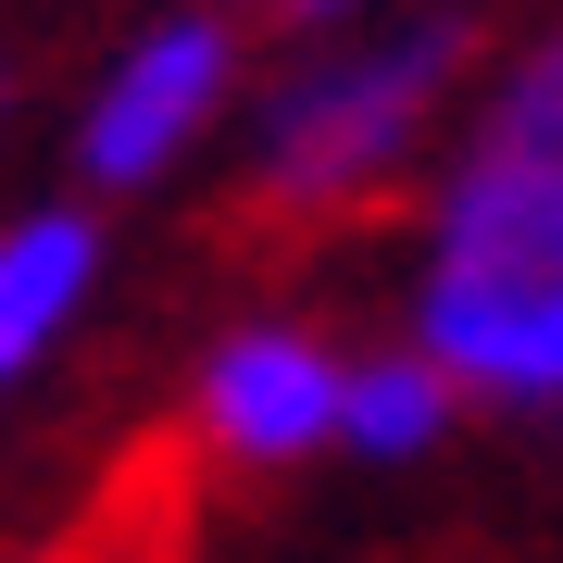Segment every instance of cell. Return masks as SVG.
Returning a JSON list of instances; mask_svg holds the SVG:
<instances>
[{"label": "cell", "instance_id": "obj_1", "mask_svg": "<svg viewBox=\"0 0 563 563\" xmlns=\"http://www.w3.org/2000/svg\"><path fill=\"white\" fill-rule=\"evenodd\" d=\"M413 339L463 401H563V163L463 139L426 188Z\"/></svg>", "mask_w": 563, "mask_h": 563}, {"label": "cell", "instance_id": "obj_2", "mask_svg": "<svg viewBox=\"0 0 563 563\" xmlns=\"http://www.w3.org/2000/svg\"><path fill=\"white\" fill-rule=\"evenodd\" d=\"M476 63L463 13H401L363 38L288 63L251 101V201L263 213H363L426 163V139L451 125V88Z\"/></svg>", "mask_w": 563, "mask_h": 563}, {"label": "cell", "instance_id": "obj_3", "mask_svg": "<svg viewBox=\"0 0 563 563\" xmlns=\"http://www.w3.org/2000/svg\"><path fill=\"white\" fill-rule=\"evenodd\" d=\"M225 101H239V25L225 13H163V25H139V38L88 76L76 176L101 188V201H139V188H163L225 125Z\"/></svg>", "mask_w": 563, "mask_h": 563}, {"label": "cell", "instance_id": "obj_4", "mask_svg": "<svg viewBox=\"0 0 563 563\" xmlns=\"http://www.w3.org/2000/svg\"><path fill=\"white\" fill-rule=\"evenodd\" d=\"M339 376L351 363L288 313H251L201 351V439L239 463V476H276V463L339 451Z\"/></svg>", "mask_w": 563, "mask_h": 563}, {"label": "cell", "instance_id": "obj_5", "mask_svg": "<svg viewBox=\"0 0 563 563\" xmlns=\"http://www.w3.org/2000/svg\"><path fill=\"white\" fill-rule=\"evenodd\" d=\"M101 301V213L88 201H38L0 225V401L88 325Z\"/></svg>", "mask_w": 563, "mask_h": 563}, {"label": "cell", "instance_id": "obj_6", "mask_svg": "<svg viewBox=\"0 0 563 563\" xmlns=\"http://www.w3.org/2000/svg\"><path fill=\"white\" fill-rule=\"evenodd\" d=\"M451 413H463V388H451V363L426 351V339L363 351L351 376H339V451H363V463H413V451H439Z\"/></svg>", "mask_w": 563, "mask_h": 563}, {"label": "cell", "instance_id": "obj_7", "mask_svg": "<svg viewBox=\"0 0 563 563\" xmlns=\"http://www.w3.org/2000/svg\"><path fill=\"white\" fill-rule=\"evenodd\" d=\"M476 139H501V151H539L563 163V13L526 38L501 76H488V101H476Z\"/></svg>", "mask_w": 563, "mask_h": 563}, {"label": "cell", "instance_id": "obj_8", "mask_svg": "<svg viewBox=\"0 0 563 563\" xmlns=\"http://www.w3.org/2000/svg\"><path fill=\"white\" fill-rule=\"evenodd\" d=\"M276 13H351V0H276Z\"/></svg>", "mask_w": 563, "mask_h": 563}]
</instances>
